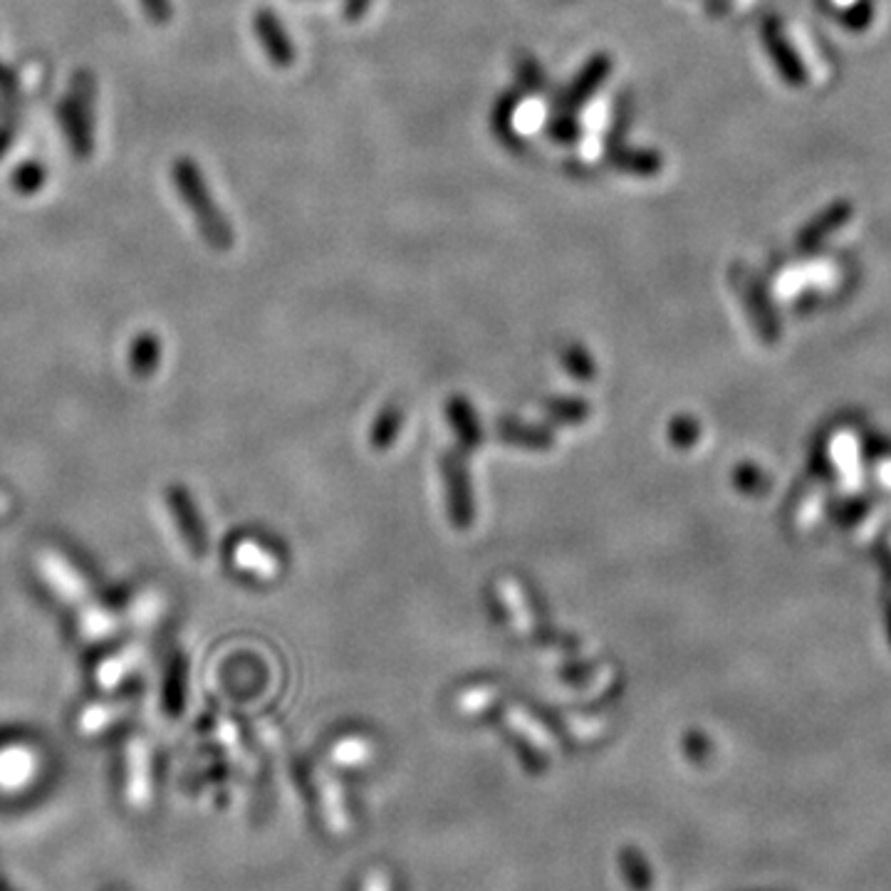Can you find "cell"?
I'll use <instances>...</instances> for the list:
<instances>
[{"instance_id":"cell-1","label":"cell","mask_w":891,"mask_h":891,"mask_svg":"<svg viewBox=\"0 0 891 891\" xmlns=\"http://www.w3.org/2000/svg\"><path fill=\"white\" fill-rule=\"evenodd\" d=\"M169 174L176 193H179L181 203L189 209L203 241L209 243L213 251H228V248H233L235 243L233 226L228 221L226 211L216 203L201 164L184 154V157H176L171 161Z\"/></svg>"},{"instance_id":"cell-2","label":"cell","mask_w":891,"mask_h":891,"mask_svg":"<svg viewBox=\"0 0 891 891\" xmlns=\"http://www.w3.org/2000/svg\"><path fill=\"white\" fill-rule=\"evenodd\" d=\"M95 105L67 90V95L57 102V124L65 134L67 147L77 161H87L95 151Z\"/></svg>"},{"instance_id":"cell-3","label":"cell","mask_w":891,"mask_h":891,"mask_svg":"<svg viewBox=\"0 0 891 891\" xmlns=\"http://www.w3.org/2000/svg\"><path fill=\"white\" fill-rule=\"evenodd\" d=\"M612 70H615V60L609 53L589 55L585 65L579 67V72L573 77V82H569V85L557 95L555 107L559 112L577 114L589 99L597 95L599 90L605 87V82L609 75H612Z\"/></svg>"},{"instance_id":"cell-4","label":"cell","mask_w":891,"mask_h":891,"mask_svg":"<svg viewBox=\"0 0 891 891\" xmlns=\"http://www.w3.org/2000/svg\"><path fill=\"white\" fill-rule=\"evenodd\" d=\"M441 475L446 489V505H449V517L455 527L465 531L473 523V495L469 483V471L461 453L446 451L441 455Z\"/></svg>"},{"instance_id":"cell-5","label":"cell","mask_w":891,"mask_h":891,"mask_svg":"<svg viewBox=\"0 0 891 891\" xmlns=\"http://www.w3.org/2000/svg\"><path fill=\"white\" fill-rule=\"evenodd\" d=\"M253 33L261 43L263 53L277 70H287L295 65V45L290 40L283 20L271 8H258L253 13Z\"/></svg>"},{"instance_id":"cell-6","label":"cell","mask_w":891,"mask_h":891,"mask_svg":"<svg viewBox=\"0 0 891 891\" xmlns=\"http://www.w3.org/2000/svg\"><path fill=\"white\" fill-rule=\"evenodd\" d=\"M763 45H765V50H768L775 70L780 72V77L787 82V85L803 87L807 82V72L803 67L800 57H797V53L793 50V45L787 43L778 18H768L763 23Z\"/></svg>"},{"instance_id":"cell-7","label":"cell","mask_w":891,"mask_h":891,"mask_svg":"<svg viewBox=\"0 0 891 891\" xmlns=\"http://www.w3.org/2000/svg\"><path fill=\"white\" fill-rule=\"evenodd\" d=\"M607 164L621 174L641 176V179H651L664 171V157L657 149L627 147L625 141L607 144Z\"/></svg>"},{"instance_id":"cell-8","label":"cell","mask_w":891,"mask_h":891,"mask_svg":"<svg viewBox=\"0 0 891 891\" xmlns=\"http://www.w3.org/2000/svg\"><path fill=\"white\" fill-rule=\"evenodd\" d=\"M521 102H523L521 90H507L495 99V105L491 109V129L495 137L501 139L503 147H507L511 151L525 149V141L515 129V114L521 109Z\"/></svg>"},{"instance_id":"cell-9","label":"cell","mask_w":891,"mask_h":891,"mask_svg":"<svg viewBox=\"0 0 891 891\" xmlns=\"http://www.w3.org/2000/svg\"><path fill=\"white\" fill-rule=\"evenodd\" d=\"M849 216H852V203L847 201H835L832 206H827L822 213H817L815 219L803 228L800 233V243L803 245H815L822 241L825 233L837 231L839 226L849 221Z\"/></svg>"},{"instance_id":"cell-10","label":"cell","mask_w":891,"mask_h":891,"mask_svg":"<svg viewBox=\"0 0 891 891\" xmlns=\"http://www.w3.org/2000/svg\"><path fill=\"white\" fill-rule=\"evenodd\" d=\"M446 413H449L451 427L455 429V433H459V439L465 449H475V446H481V441H483L481 427H479V419H475L469 401L461 397H453L449 401V407H446Z\"/></svg>"},{"instance_id":"cell-11","label":"cell","mask_w":891,"mask_h":891,"mask_svg":"<svg viewBox=\"0 0 891 891\" xmlns=\"http://www.w3.org/2000/svg\"><path fill=\"white\" fill-rule=\"evenodd\" d=\"M499 433L505 443L523 446V449H551L553 446L551 431H545L541 427H531V423H523L517 419H501Z\"/></svg>"},{"instance_id":"cell-12","label":"cell","mask_w":891,"mask_h":891,"mask_svg":"<svg viewBox=\"0 0 891 891\" xmlns=\"http://www.w3.org/2000/svg\"><path fill=\"white\" fill-rule=\"evenodd\" d=\"M513 70L521 92H525V95H543L547 87L545 70L531 53H517L513 57Z\"/></svg>"},{"instance_id":"cell-13","label":"cell","mask_w":891,"mask_h":891,"mask_svg":"<svg viewBox=\"0 0 891 891\" xmlns=\"http://www.w3.org/2000/svg\"><path fill=\"white\" fill-rule=\"evenodd\" d=\"M48 184V167L40 159H28L23 164H18L10 174V186L20 196H35L38 191H43Z\"/></svg>"},{"instance_id":"cell-14","label":"cell","mask_w":891,"mask_h":891,"mask_svg":"<svg viewBox=\"0 0 891 891\" xmlns=\"http://www.w3.org/2000/svg\"><path fill=\"white\" fill-rule=\"evenodd\" d=\"M401 423H403V413L399 407H387L385 411H381L369 429L371 449H379V451L389 449V446L399 437Z\"/></svg>"},{"instance_id":"cell-15","label":"cell","mask_w":891,"mask_h":891,"mask_svg":"<svg viewBox=\"0 0 891 891\" xmlns=\"http://www.w3.org/2000/svg\"><path fill=\"white\" fill-rule=\"evenodd\" d=\"M547 137L557 144H565V147H573L579 139H583V124L577 122V114L573 112H555L545 124Z\"/></svg>"},{"instance_id":"cell-16","label":"cell","mask_w":891,"mask_h":891,"mask_svg":"<svg viewBox=\"0 0 891 891\" xmlns=\"http://www.w3.org/2000/svg\"><path fill=\"white\" fill-rule=\"evenodd\" d=\"M559 361H563V367L575 379L589 381L597 375L595 359L589 357V352L583 345H577V342H569V345H565L563 349H559Z\"/></svg>"},{"instance_id":"cell-17","label":"cell","mask_w":891,"mask_h":891,"mask_svg":"<svg viewBox=\"0 0 891 891\" xmlns=\"http://www.w3.org/2000/svg\"><path fill=\"white\" fill-rule=\"evenodd\" d=\"M547 417L559 421V423H583L589 417V407L583 399H569V397H557L545 403Z\"/></svg>"},{"instance_id":"cell-18","label":"cell","mask_w":891,"mask_h":891,"mask_svg":"<svg viewBox=\"0 0 891 891\" xmlns=\"http://www.w3.org/2000/svg\"><path fill=\"white\" fill-rule=\"evenodd\" d=\"M631 119H635V102H631V97L625 92L615 107V119H612V129H609V134H607V144L625 141V134L629 129Z\"/></svg>"},{"instance_id":"cell-19","label":"cell","mask_w":891,"mask_h":891,"mask_svg":"<svg viewBox=\"0 0 891 891\" xmlns=\"http://www.w3.org/2000/svg\"><path fill=\"white\" fill-rule=\"evenodd\" d=\"M139 6H141V13L147 15L151 25L164 28L171 23V18H174L171 0H139Z\"/></svg>"},{"instance_id":"cell-20","label":"cell","mask_w":891,"mask_h":891,"mask_svg":"<svg viewBox=\"0 0 891 891\" xmlns=\"http://www.w3.org/2000/svg\"><path fill=\"white\" fill-rule=\"evenodd\" d=\"M15 134H18V119L15 117H6L0 122V157L13 147L15 141Z\"/></svg>"},{"instance_id":"cell-21","label":"cell","mask_w":891,"mask_h":891,"mask_svg":"<svg viewBox=\"0 0 891 891\" xmlns=\"http://www.w3.org/2000/svg\"><path fill=\"white\" fill-rule=\"evenodd\" d=\"M371 0H345V8H342V13H345V20L349 23H359L365 13L369 10Z\"/></svg>"},{"instance_id":"cell-22","label":"cell","mask_w":891,"mask_h":891,"mask_svg":"<svg viewBox=\"0 0 891 891\" xmlns=\"http://www.w3.org/2000/svg\"><path fill=\"white\" fill-rule=\"evenodd\" d=\"M0 90H3V92H13L15 90L13 70L6 67V65H0Z\"/></svg>"}]
</instances>
